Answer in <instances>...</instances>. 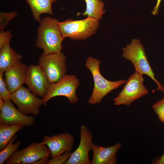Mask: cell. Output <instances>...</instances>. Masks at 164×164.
<instances>
[{
    "label": "cell",
    "instance_id": "obj_1",
    "mask_svg": "<svg viewBox=\"0 0 164 164\" xmlns=\"http://www.w3.org/2000/svg\"><path fill=\"white\" fill-rule=\"evenodd\" d=\"M57 19L46 16L41 19L37 28L35 46L43 49L45 54L61 52L62 37Z\"/></svg>",
    "mask_w": 164,
    "mask_h": 164
},
{
    "label": "cell",
    "instance_id": "obj_2",
    "mask_svg": "<svg viewBox=\"0 0 164 164\" xmlns=\"http://www.w3.org/2000/svg\"><path fill=\"white\" fill-rule=\"evenodd\" d=\"M100 64L99 60L91 56H89L86 61L85 66L90 71L94 81L93 90L88 100L90 104L100 103L109 93L125 84L126 81L121 80L113 81L106 79L100 73Z\"/></svg>",
    "mask_w": 164,
    "mask_h": 164
},
{
    "label": "cell",
    "instance_id": "obj_3",
    "mask_svg": "<svg viewBox=\"0 0 164 164\" xmlns=\"http://www.w3.org/2000/svg\"><path fill=\"white\" fill-rule=\"evenodd\" d=\"M122 56L130 61L133 64L136 72L142 75L145 74L156 83V90L164 91V87L155 77V74L147 60L143 46L139 40L134 39L131 43L123 48Z\"/></svg>",
    "mask_w": 164,
    "mask_h": 164
},
{
    "label": "cell",
    "instance_id": "obj_4",
    "mask_svg": "<svg viewBox=\"0 0 164 164\" xmlns=\"http://www.w3.org/2000/svg\"><path fill=\"white\" fill-rule=\"evenodd\" d=\"M99 21L90 17L80 20L68 19L59 22V26L63 39L68 37L85 40L96 33L99 26Z\"/></svg>",
    "mask_w": 164,
    "mask_h": 164
},
{
    "label": "cell",
    "instance_id": "obj_5",
    "mask_svg": "<svg viewBox=\"0 0 164 164\" xmlns=\"http://www.w3.org/2000/svg\"><path fill=\"white\" fill-rule=\"evenodd\" d=\"M66 58L62 52L45 54L43 53L38 60L47 78L50 83L59 81L66 75Z\"/></svg>",
    "mask_w": 164,
    "mask_h": 164
},
{
    "label": "cell",
    "instance_id": "obj_6",
    "mask_svg": "<svg viewBox=\"0 0 164 164\" xmlns=\"http://www.w3.org/2000/svg\"><path fill=\"white\" fill-rule=\"evenodd\" d=\"M142 75L135 72L126 80L118 96L114 98L116 106H128L135 100L147 94L149 91L143 84Z\"/></svg>",
    "mask_w": 164,
    "mask_h": 164
},
{
    "label": "cell",
    "instance_id": "obj_7",
    "mask_svg": "<svg viewBox=\"0 0 164 164\" xmlns=\"http://www.w3.org/2000/svg\"><path fill=\"white\" fill-rule=\"evenodd\" d=\"M80 84L76 76L66 75L57 82L50 84L45 96L42 98L43 104H46L53 97L60 96L67 98L71 104L77 103L79 99L76 92Z\"/></svg>",
    "mask_w": 164,
    "mask_h": 164
},
{
    "label": "cell",
    "instance_id": "obj_8",
    "mask_svg": "<svg viewBox=\"0 0 164 164\" xmlns=\"http://www.w3.org/2000/svg\"><path fill=\"white\" fill-rule=\"evenodd\" d=\"M46 145L41 142L31 143L26 148L16 150L6 160V164H34L42 158L51 156Z\"/></svg>",
    "mask_w": 164,
    "mask_h": 164
},
{
    "label": "cell",
    "instance_id": "obj_9",
    "mask_svg": "<svg viewBox=\"0 0 164 164\" xmlns=\"http://www.w3.org/2000/svg\"><path fill=\"white\" fill-rule=\"evenodd\" d=\"M10 100L17 105L18 110L26 115H37L40 108L44 104L42 99L38 98L29 89L22 86L11 93Z\"/></svg>",
    "mask_w": 164,
    "mask_h": 164
},
{
    "label": "cell",
    "instance_id": "obj_10",
    "mask_svg": "<svg viewBox=\"0 0 164 164\" xmlns=\"http://www.w3.org/2000/svg\"><path fill=\"white\" fill-rule=\"evenodd\" d=\"M80 140L79 145L64 164H91L89 154L92 151L94 144L92 134L84 125L80 127Z\"/></svg>",
    "mask_w": 164,
    "mask_h": 164
},
{
    "label": "cell",
    "instance_id": "obj_11",
    "mask_svg": "<svg viewBox=\"0 0 164 164\" xmlns=\"http://www.w3.org/2000/svg\"><path fill=\"white\" fill-rule=\"evenodd\" d=\"M25 84L32 93L42 98L51 84L39 64H30L28 67Z\"/></svg>",
    "mask_w": 164,
    "mask_h": 164
},
{
    "label": "cell",
    "instance_id": "obj_12",
    "mask_svg": "<svg viewBox=\"0 0 164 164\" xmlns=\"http://www.w3.org/2000/svg\"><path fill=\"white\" fill-rule=\"evenodd\" d=\"M35 123L33 116H28L22 113L16 108L10 99L5 101L0 110V125H19L29 127Z\"/></svg>",
    "mask_w": 164,
    "mask_h": 164
},
{
    "label": "cell",
    "instance_id": "obj_13",
    "mask_svg": "<svg viewBox=\"0 0 164 164\" xmlns=\"http://www.w3.org/2000/svg\"><path fill=\"white\" fill-rule=\"evenodd\" d=\"M74 138L67 132L59 134L52 136H45L41 142L48 146L51 152V157L62 154L66 151L72 149Z\"/></svg>",
    "mask_w": 164,
    "mask_h": 164
},
{
    "label": "cell",
    "instance_id": "obj_14",
    "mask_svg": "<svg viewBox=\"0 0 164 164\" xmlns=\"http://www.w3.org/2000/svg\"><path fill=\"white\" fill-rule=\"evenodd\" d=\"M27 69L26 64L20 61L5 72L4 81L11 93L25 84Z\"/></svg>",
    "mask_w": 164,
    "mask_h": 164
},
{
    "label": "cell",
    "instance_id": "obj_15",
    "mask_svg": "<svg viewBox=\"0 0 164 164\" xmlns=\"http://www.w3.org/2000/svg\"><path fill=\"white\" fill-rule=\"evenodd\" d=\"M121 146V144L120 143L107 147L94 144L91 164H116L117 162L116 155Z\"/></svg>",
    "mask_w": 164,
    "mask_h": 164
},
{
    "label": "cell",
    "instance_id": "obj_16",
    "mask_svg": "<svg viewBox=\"0 0 164 164\" xmlns=\"http://www.w3.org/2000/svg\"><path fill=\"white\" fill-rule=\"evenodd\" d=\"M21 55L12 48L9 43L0 48V72L4 73L5 71L20 61Z\"/></svg>",
    "mask_w": 164,
    "mask_h": 164
},
{
    "label": "cell",
    "instance_id": "obj_17",
    "mask_svg": "<svg viewBox=\"0 0 164 164\" xmlns=\"http://www.w3.org/2000/svg\"><path fill=\"white\" fill-rule=\"evenodd\" d=\"M58 0H26L29 5L34 19L39 22L41 14L46 13L53 15L52 5Z\"/></svg>",
    "mask_w": 164,
    "mask_h": 164
},
{
    "label": "cell",
    "instance_id": "obj_18",
    "mask_svg": "<svg viewBox=\"0 0 164 164\" xmlns=\"http://www.w3.org/2000/svg\"><path fill=\"white\" fill-rule=\"evenodd\" d=\"M24 126L19 125H0V150L3 149L15 134Z\"/></svg>",
    "mask_w": 164,
    "mask_h": 164
},
{
    "label": "cell",
    "instance_id": "obj_19",
    "mask_svg": "<svg viewBox=\"0 0 164 164\" xmlns=\"http://www.w3.org/2000/svg\"><path fill=\"white\" fill-rule=\"evenodd\" d=\"M86 8L82 15L101 20L105 12L104 3L101 0H85Z\"/></svg>",
    "mask_w": 164,
    "mask_h": 164
},
{
    "label": "cell",
    "instance_id": "obj_20",
    "mask_svg": "<svg viewBox=\"0 0 164 164\" xmlns=\"http://www.w3.org/2000/svg\"><path fill=\"white\" fill-rule=\"evenodd\" d=\"M17 135H15L9 142L5 147L0 152V164H2L7 159L17 150L21 143V140L16 142H14L16 139Z\"/></svg>",
    "mask_w": 164,
    "mask_h": 164
},
{
    "label": "cell",
    "instance_id": "obj_21",
    "mask_svg": "<svg viewBox=\"0 0 164 164\" xmlns=\"http://www.w3.org/2000/svg\"><path fill=\"white\" fill-rule=\"evenodd\" d=\"M17 13L15 12H0V32L3 29L8 23L17 15Z\"/></svg>",
    "mask_w": 164,
    "mask_h": 164
},
{
    "label": "cell",
    "instance_id": "obj_22",
    "mask_svg": "<svg viewBox=\"0 0 164 164\" xmlns=\"http://www.w3.org/2000/svg\"><path fill=\"white\" fill-rule=\"evenodd\" d=\"M152 107L159 121L164 123V98L155 103Z\"/></svg>",
    "mask_w": 164,
    "mask_h": 164
},
{
    "label": "cell",
    "instance_id": "obj_23",
    "mask_svg": "<svg viewBox=\"0 0 164 164\" xmlns=\"http://www.w3.org/2000/svg\"><path fill=\"white\" fill-rule=\"evenodd\" d=\"M72 152L66 151L63 153L52 157L48 164H64L71 155Z\"/></svg>",
    "mask_w": 164,
    "mask_h": 164
},
{
    "label": "cell",
    "instance_id": "obj_24",
    "mask_svg": "<svg viewBox=\"0 0 164 164\" xmlns=\"http://www.w3.org/2000/svg\"><path fill=\"white\" fill-rule=\"evenodd\" d=\"M3 75V73L0 72V97L5 101L10 99L11 93L5 85Z\"/></svg>",
    "mask_w": 164,
    "mask_h": 164
},
{
    "label": "cell",
    "instance_id": "obj_25",
    "mask_svg": "<svg viewBox=\"0 0 164 164\" xmlns=\"http://www.w3.org/2000/svg\"><path fill=\"white\" fill-rule=\"evenodd\" d=\"M12 36L11 32L9 30L0 32V48L5 45L9 43Z\"/></svg>",
    "mask_w": 164,
    "mask_h": 164
},
{
    "label": "cell",
    "instance_id": "obj_26",
    "mask_svg": "<svg viewBox=\"0 0 164 164\" xmlns=\"http://www.w3.org/2000/svg\"><path fill=\"white\" fill-rule=\"evenodd\" d=\"M152 163L154 164H164V153L161 156L154 159L152 162Z\"/></svg>",
    "mask_w": 164,
    "mask_h": 164
},
{
    "label": "cell",
    "instance_id": "obj_27",
    "mask_svg": "<svg viewBox=\"0 0 164 164\" xmlns=\"http://www.w3.org/2000/svg\"><path fill=\"white\" fill-rule=\"evenodd\" d=\"M161 1L162 0H157L156 5L152 12V13L153 15H155L158 13L159 7Z\"/></svg>",
    "mask_w": 164,
    "mask_h": 164
},
{
    "label": "cell",
    "instance_id": "obj_28",
    "mask_svg": "<svg viewBox=\"0 0 164 164\" xmlns=\"http://www.w3.org/2000/svg\"><path fill=\"white\" fill-rule=\"evenodd\" d=\"M50 157H47L42 158L39 160L34 164H48L50 161Z\"/></svg>",
    "mask_w": 164,
    "mask_h": 164
},
{
    "label": "cell",
    "instance_id": "obj_29",
    "mask_svg": "<svg viewBox=\"0 0 164 164\" xmlns=\"http://www.w3.org/2000/svg\"><path fill=\"white\" fill-rule=\"evenodd\" d=\"M5 101L2 98L0 97V110L3 107Z\"/></svg>",
    "mask_w": 164,
    "mask_h": 164
}]
</instances>
